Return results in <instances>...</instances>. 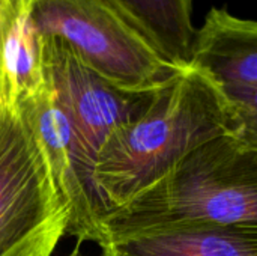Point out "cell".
<instances>
[{
  "label": "cell",
  "instance_id": "obj_1",
  "mask_svg": "<svg viewBox=\"0 0 257 256\" xmlns=\"http://www.w3.org/2000/svg\"><path fill=\"white\" fill-rule=\"evenodd\" d=\"M229 131L230 115L221 88L196 68H184L98 154L93 184L105 214L152 186L190 152Z\"/></svg>",
  "mask_w": 257,
  "mask_h": 256
},
{
  "label": "cell",
  "instance_id": "obj_2",
  "mask_svg": "<svg viewBox=\"0 0 257 256\" xmlns=\"http://www.w3.org/2000/svg\"><path fill=\"white\" fill-rule=\"evenodd\" d=\"M178 222L257 229V148L229 134L203 143L125 205L104 214L101 234Z\"/></svg>",
  "mask_w": 257,
  "mask_h": 256
},
{
  "label": "cell",
  "instance_id": "obj_3",
  "mask_svg": "<svg viewBox=\"0 0 257 256\" xmlns=\"http://www.w3.org/2000/svg\"><path fill=\"white\" fill-rule=\"evenodd\" d=\"M33 18L44 38L66 44L122 92H155L182 71L122 0H33Z\"/></svg>",
  "mask_w": 257,
  "mask_h": 256
},
{
  "label": "cell",
  "instance_id": "obj_4",
  "mask_svg": "<svg viewBox=\"0 0 257 256\" xmlns=\"http://www.w3.org/2000/svg\"><path fill=\"white\" fill-rule=\"evenodd\" d=\"M68 210L21 110L0 106V256H53Z\"/></svg>",
  "mask_w": 257,
  "mask_h": 256
},
{
  "label": "cell",
  "instance_id": "obj_5",
  "mask_svg": "<svg viewBox=\"0 0 257 256\" xmlns=\"http://www.w3.org/2000/svg\"><path fill=\"white\" fill-rule=\"evenodd\" d=\"M47 77L68 115L87 158L95 161L104 145L149 104L151 94H126L90 69L66 44L44 38Z\"/></svg>",
  "mask_w": 257,
  "mask_h": 256
},
{
  "label": "cell",
  "instance_id": "obj_6",
  "mask_svg": "<svg viewBox=\"0 0 257 256\" xmlns=\"http://www.w3.org/2000/svg\"><path fill=\"white\" fill-rule=\"evenodd\" d=\"M20 110L47 154L57 190L66 205V237H74L78 244H98L105 210L93 184V164L50 81Z\"/></svg>",
  "mask_w": 257,
  "mask_h": 256
},
{
  "label": "cell",
  "instance_id": "obj_7",
  "mask_svg": "<svg viewBox=\"0 0 257 256\" xmlns=\"http://www.w3.org/2000/svg\"><path fill=\"white\" fill-rule=\"evenodd\" d=\"M101 256H257V229L178 222L104 231Z\"/></svg>",
  "mask_w": 257,
  "mask_h": 256
},
{
  "label": "cell",
  "instance_id": "obj_8",
  "mask_svg": "<svg viewBox=\"0 0 257 256\" xmlns=\"http://www.w3.org/2000/svg\"><path fill=\"white\" fill-rule=\"evenodd\" d=\"M48 83L33 0H0V106L20 110Z\"/></svg>",
  "mask_w": 257,
  "mask_h": 256
},
{
  "label": "cell",
  "instance_id": "obj_9",
  "mask_svg": "<svg viewBox=\"0 0 257 256\" xmlns=\"http://www.w3.org/2000/svg\"><path fill=\"white\" fill-rule=\"evenodd\" d=\"M190 66L220 88L257 86V20L212 8L196 29Z\"/></svg>",
  "mask_w": 257,
  "mask_h": 256
},
{
  "label": "cell",
  "instance_id": "obj_10",
  "mask_svg": "<svg viewBox=\"0 0 257 256\" xmlns=\"http://www.w3.org/2000/svg\"><path fill=\"white\" fill-rule=\"evenodd\" d=\"M160 51L179 69L190 66L196 36L193 0H122Z\"/></svg>",
  "mask_w": 257,
  "mask_h": 256
},
{
  "label": "cell",
  "instance_id": "obj_11",
  "mask_svg": "<svg viewBox=\"0 0 257 256\" xmlns=\"http://www.w3.org/2000/svg\"><path fill=\"white\" fill-rule=\"evenodd\" d=\"M230 115L229 136L257 148V86L221 88Z\"/></svg>",
  "mask_w": 257,
  "mask_h": 256
},
{
  "label": "cell",
  "instance_id": "obj_12",
  "mask_svg": "<svg viewBox=\"0 0 257 256\" xmlns=\"http://www.w3.org/2000/svg\"><path fill=\"white\" fill-rule=\"evenodd\" d=\"M66 256H81V244H78V243H77V244H75V247H74V249H72V250H71V252H69Z\"/></svg>",
  "mask_w": 257,
  "mask_h": 256
}]
</instances>
